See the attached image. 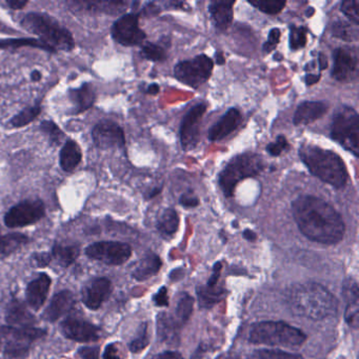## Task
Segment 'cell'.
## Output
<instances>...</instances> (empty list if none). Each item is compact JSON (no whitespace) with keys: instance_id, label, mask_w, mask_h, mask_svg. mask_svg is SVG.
<instances>
[{"instance_id":"39","label":"cell","mask_w":359,"mask_h":359,"mask_svg":"<svg viewBox=\"0 0 359 359\" xmlns=\"http://www.w3.org/2000/svg\"><path fill=\"white\" fill-rule=\"evenodd\" d=\"M306 31L304 27H290V47L293 50L302 49L306 45Z\"/></svg>"},{"instance_id":"57","label":"cell","mask_w":359,"mask_h":359,"mask_svg":"<svg viewBox=\"0 0 359 359\" xmlns=\"http://www.w3.org/2000/svg\"><path fill=\"white\" fill-rule=\"evenodd\" d=\"M243 237H245L247 241H255L256 238H257V235L251 230H245L243 232Z\"/></svg>"},{"instance_id":"62","label":"cell","mask_w":359,"mask_h":359,"mask_svg":"<svg viewBox=\"0 0 359 359\" xmlns=\"http://www.w3.org/2000/svg\"><path fill=\"white\" fill-rule=\"evenodd\" d=\"M229 359H241V358H236V357H232V358H229Z\"/></svg>"},{"instance_id":"15","label":"cell","mask_w":359,"mask_h":359,"mask_svg":"<svg viewBox=\"0 0 359 359\" xmlns=\"http://www.w3.org/2000/svg\"><path fill=\"white\" fill-rule=\"evenodd\" d=\"M205 111L207 106L205 104H196L184 116L180 127V144L184 151L193 150L197 146L199 128Z\"/></svg>"},{"instance_id":"40","label":"cell","mask_w":359,"mask_h":359,"mask_svg":"<svg viewBox=\"0 0 359 359\" xmlns=\"http://www.w3.org/2000/svg\"><path fill=\"white\" fill-rule=\"evenodd\" d=\"M142 56L151 62H163L167 58L165 49L154 43L144 45L142 49Z\"/></svg>"},{"instance_id":"17","label":"cell","mask_w":359,"mask_h":359,"mask_svg":"<svg viewBox=\"0 0 359 359\" xmlns=\"http://www.w3.org/2000/svg\"><path fill=\"white\" fill-rule=\"evenodd\" d=\"M112 293V283L107 277L92 279L83 287L81 300L88 309L98 310Z\"/></svg>"},{"instance_id":"41","label":"cell","mask_w":359,"mask_h":359,"mask_svg":"<svg viewBox=\"0 0 359 359\" xmlns=\"http://www.w3.org/2000/svg\"><path fill=\"white\" fill-rule=\"evenodd\" d=\"M149 344H150V338H149L148 325H147V323H144L140 327L137 337L134 338L130 344V351L133 353L142 352L144 348L148 346Z\"/></svg>"},{"instance_id":"26","label":"cell","mask_w":359,"mask_h":359,"mask_svg":"<svg viewBox=\"0 0 359 359\" xmlns=\"http://www.w3.org/2000/svg\"><path fill=\"white\" fill-rule=\"evenodd\" d=\"M161 260L155 254H148L140 259L132 270V277L136 280L144 281L156 275L161 268Z\"/></svg>"},{"instance_id":"19","label":"cell","mask_w":359,"mask_h":359,"mask_svg":"<svg viewBox=\"0 0 359 359\" xmlns=\"http://www.w3.org/2000/svg\"><path fill=\"white\" fill-rule=\"evenodd\" d=\"M74 306V294L69 290H64L53 296L49 306L43 313V318L49 323H55L60 317L68 314Z\"/></svg>"},{"instance_id":"25","label":"cell","mask_w":359,"mask_h":359,"mask_svg":"<svg viewBox=\"0 0 359 359\" xmlns=\"http://www.w3.org/2000/svg\"><path fill=\"white\" fill-rule=\"evenodd\" d=\"M233 1H213L209 5V13L214 26L219 31H224L232 25Z\"/></svg>"},{"instance_id":"30","label":"cell","mask_w":359,"mask_h":359,"mask_svg":"<svg viewBox=\"0 0 359 359\" xmlns=\"http://www.w3.org/2000/svg\"><path fill=\"white\" fill-rule=\"evenodd\" d=\"M35 48V49H41L43 51L49 52V53L55 54L52 48L46 45L39 39H32V37H24V39H0V50H16L20 48Z\"/></svg>"},{"instance_id":"35","label":"cell","mask_w":359,"mask_h":359,"mask_svg":"<svg viewBox=\"0 0 359 359\" xmlns=\"http://www.w3.org/2000/svg\"><path fill=\"white\" fill-rule=\"evenodd\" d=\"M39 130L49 140L50 146L54 147V148L60 146L66 138V134L53 121H41V125H39Z\"/></svg>"},{"instance_id":"5","label":"cell","mask_w":359,"mask_h":359,"mask_svg":"<svg viewBox=\"0 0 359 359\" xmlns=\"http://www.w3.org/2000/svg\"><path fill=\"white\" fill-rule=\"evenodd\" d=\"M249 340L254 344L295 348L306 342V335L283 321H262L252 325Z\"/></svg>"},{"instance_id":"59","label":"cell","mask_w":359,"mask_h":359,"mask_svg":"<svg viewBox=\"0 0 359 359\" xmlns=\"http://www.w3.org/2000/svg\"><path fill=\"white\" fill-rule=\"evenodd\" d=\"M215 58L216 64L219 65V66H222V65L224 64V54L222 53V52H216Z\"/></svg>"},{"instance_id":"42","label":"cell","mask_w":359,"mask_h":359,"mask_svg":"<svg viewBox=\"0 0 359 359\" xmlns=\"http://www.w3.org/2000/svg\"><path fill=\"white\" fill-rule=\"evenodd\" d=\"M341 11L351 22L359 25V3L357 0H344L341 4Z\"/></svg>"},{"instance_id":"14","label":"cell","mask_w":359,"mask_h":359,"mask_svg":"<svg viewBox=\"0 0 359 359\" xmlns=\"http://www.w3.org/2000/svg\"><path fill=\"white\" fill-rule=\"evenodd\" d=\"M332 77L338 81H353L358 72V55L354 48H338L334 51Z\"/></svg>"},{"instance_id":"10","label":"cell","mask_w":359,"mask_h":359,"mask_svg":"<svg viewBox=\"0 0 359 359\" xmlns=\"http://www.w3.org/2000/svg\"><path fill=\"white\" fill-rule=\"evenodd\" d=\"M213 67V60L203 54L193 60L176 65L174 75L180 83L196 89L208 81L211 76Z\"/></svg>"},{"instance_id":"28","label":"cell","mask_w":359,"mask_h":359,"mask_svg":"<svg viewBox=\"0 0 359 359\" xmlns=\"http://www.w3.org/2000/svg\"><path fill=\"white\" fill-rule=\"evenodd\" d=\"M30 238L22 233L0 234V260L9 257L12 254L28 245Z\"/></svg>"},{"instance_id":"31","label":"cell","mask_w":359,"mask_h":359,"mask_svg":"<svg viewBox=\"0 0 359 359\" xmlns=\"http://www.w3.org/2000/svg\"><path fill=\"white\" fill-rule=\"evenodd\" d=\"M226 290L224 287H218L217 285H201L197 289V295H198L199 304L203 308H211L214 304L224 299L226 296Z\"/></svg>"},{"instance_id":"49","label":"cell","mask_w":359,"mask_h":359,"mask_svg":"<svg viewBox=\"0 0 359 359\" xmlns=\"http://www.w3.org/2000/svg\"><path fill=\"white\" fill-rule=\"evenodd\" d=\"M104 359H123L121 355V350H119L118 344H110L106 346L102 355Z\"/></svg>"},{"instance_id":"36","label":"cell","mask_w":359,"mask_h":359,"mask_svg":"<svg viewBox=\"0 0 359 359\" xmlns=\"http://www.w3.org/2000/svg\"><path fill=\"white\" fill-rule=\"evenodd\" d=\"M193 306H194V299L188 294H182L180 299H178L177 306H176L175 314L172 315L180 327L190 318L191 314H192Z\"/></svg>"},{"instance_id":"51","label":"cell","mask_w":359,"mask_h":359,"mask_svg":"<svg viewBox=\"0 0 359 359\" xmlns=\"http://www.w3.org/2000/svg\"><path fill=\"white\" fill-rule=\"evenodd\" d=\"M154 302L158 306H169V298H168V291L165 287H161L158 293L154 296Z\"/></svg>"},{"instance_id":"3","label":"cell","mask_w":359,"mask_h":359,"mask_svg":"<svg viewBox=\"0 0 359 359\" xmlns=\"http://www.w3.org/2000/svg\"><path fill=\"white\" fill-rule=\"evenodd\" d=\"M299 156L309 171L323 182L336 189L344 188L348 182V171L336 153L312 144H302Z\"/></svg>"},{"instance_id":"47","label":"cell","mask_w":359,"mask_h":359,"mask_svg":"<svg viewBox=\"0 0 359 359\" xmlns=\"http://www.w3.org/2000/svg\"><path fill=\"white\" fill-rule=\"evenodd\" d=\"M52 255L49 252H39V253H34L31 256V262L37 268H46L49 266L52 262Z\"/></svg>"},{"instance_id":"38","label":"cell","mask_w":359,"mask_h":359,"mask_svg":"<svg viewBox=\"0 0 359 359\" xmlns=\"http://www.w3.org/2000/svg\"><path fill=\"white\" fill-rule=\"evenodd\" d=\"M250 5L257 8L262 13L269 14V15H275L280 13L283 8L285 7V1L281 0H268V1H251Z\"/></svg>"},{"instance_id":"22","label":"cell","mask_w":359,"mask_h":359,"mask_svg":"<svg viewBox=\"0 0 359 359\" xmlns=\"http://www.w3.org/2000/svg\"><path fill=\"white\" fill-rule=\"evenodd\" d=\"M6 321L12 327H33V325L36 323V318L29 311L24 302L13 299L8 306Z\"/></svg>"},{"instance_id":"33","label":"cell","mask_w":359,"mask_h":359,"mask_svg":"<svg viewBox=\"0 0 359 359\" xmlns=\"http://www.w3.org/2000/svg\"><path fill=\"white\" fill-rule=\"evenodd\" d=\"M43 112V107L41 104H34V106L27 107L24 110L20 111L18 114L14 115L11 119H10L9 125L12 128H20L27 127V126L32 123L33 121H36L37 117Z\"/></svg>"},{"instance_id":"53","label":"cell","mask_w":359,"mask_h":359,"mask_svg":"<svg viewBox=\"0 0 359 359\" xmlns=\"http://www.w3.org/2000/svg\"><path fill=\"white\" fill-rule=\"evenodd\" d=\"M8 7L10 9L14 10V11H18V10H22L27 5H28V0H7L6 1Z\"/></svg>"},{"instance_id":"43","label":"cell","mask_w":359,"mask_h":359,"mask_svg":"<svg viewBox=\"0 0 359 359\" xmlns=\"http://www.w3.org/2000/svg\"><path fill=\"white\" fill-rule=\"evenodd\" d=\"M346 321L350 327L357 329L359 325V306L358 300L356 302H348L346 306V313H344Z\"/></svg>"},{"instance_id":"18","label":"cell","mask_w":359,"mask_h":359,"mask_svg":"<svg viewBox=\"0 0 359 359\" xmlns=\"http://www.w3.org/2000/svg\"><path fill=\"white\" fill-rule=\"evenodd\" d=\"M52 279L46 273H41L39 277L33 279L27 287L26 297L29 306L33 310L39 311L43 308L49 295Z\"/></svg>"},{"instance_id":"20","label":"cell","mask_w":359,"mask_h":359,"mask_svg":"<svg viewBox=\"0 0 359 359\" xmlns=\"http://www.w3.org/2000/svg\"><path fill=\"white\" fill-rule=\"evenodd\" d=\"M241 123V112L235 108L229 109L226 114L212 126L208 133V138L210 142H219L233 133Z\"/></svg>"},{"instance_id":"52","label":"cell","mask_w":359,"mask_h":359,"mask_svg":"<svg viewBox=\"0 0 359 359\" xmlns=\"http://www.w3.org/2000/svg\"><path fill=\"white\" fill-rule=\"evenodd\" d=\"M149 359H184L182 355L174 351H167V352L159 353L154 355Z\"/></svg>"},{"instance_id":"2","label":"cell","mask_w":359,"mask_h":359,"mask_svg":"<svg viewBox=\"0 0 359 359\" xmlns=\"http://www.w3.org/2000/svg\"><path fill=\"white\" fill-rule=\"evenodd\" d=\"M289 304L296 315L314 321L335 316L339 306L337 298L317 283L294 285L290 291Z\"/></svg>"},{"instance_id":"11","label":"cell","mask_w":359,"mask_h":359,"mask_svg":"<svg viewBox=\"0 0 359 359\" xmlns=\"http://www.w3.org/2000/svg\"><path fill=\"white\" fill-rule=\"evenodd\" d=\"M86 255L108 266H121L131 257L132 248L121 241H98L86 248Z\"/></svg>"},{"instance_id":"8","label":"cell","mask_w":359,"mask_h":359,"mask_svg":"<svg viewBox=\"0 0 359 359\" xmlns=\"http://www.w3.org/2000/svg\"><path fill=\"white\" fill-rule=\"evenodd\" d=\"M332 138L355 157L359 155V117L350 107L338 109L331 126Z\"/></svg>"},{"instance_id":"60","label":"cell","mask_w":359,"mask_h":359,"mask_svg":"<svg viewBox=\"0 0 359 359\" xmlns=\"http://www.w3.org/2000/svg\"><path fill=\"white\" fill-rule=\"evenodd\" d=\"M161 188L153 189V190L151 191V192H149L148 195H147V199L154 198V197L157 196V195H158L159 193H161Z\"/></svg>"},{"instance_id":"29","label":"cell","mask_w":359,"mask_h":359,"mask_svg":"<svg viewBox=\"0 0 359 359\" xmlns=\"http://www.w3.org/2000/svg\"><path fill=\"white\" fill-rule=\"evenodd\" d=\"M71 5L76 6L85 11L100 12L104 14L123 13L128 4L123 1H73Z\"/></svg>"},{"instance_id":"23","label":"cell","mask_w":359,"mask_h":359,"mask_svg":"<svg viewBox=\"0 0 359 359\" xmlns=\"http://www.w3.org/2000/svg\"><path fill=\"white\" fill-rule=\"evenodd\" d=\"M327 109H329L327 104L323 102H302L296 109L293 117L294 125L306 126L314 123L327 113Z\"/></svg>"},{"instance_id":"34","label":"cell","mask_w":359,"mask_h":359,"mask_svg":"<svg viewBox=\"0 0 359 359\" xmlns=\"http://www.w3.org/2000/svg\"><path fill=\"white\" fill-rule=\"evenodd\" d=\"M157 327H158L159 335L163 340L173 341L176 339V335H177L180 325H178L177 321L174 319L172 315L161 313L158 316Z\"/></svg>"},{"instance_id":"24","label":"cell","mask_w":359,"mask_h":359,"mask_svg":"<svg viewBox=\"0 0 359 359\" xmlns=\"http://www.w3.org/2000/svg\"><path fill=\"white\" fill-rule=\"evenodd\" d=\"M83 161V151L79 142L67 140L60 153V165L62 171L72 173Z\"/></svg>"},{"instance_id":"54","label":"cell","mask_w":359,"mask_h":359,"mask_svg":"<svg viewBox=\"0 0 359 359\" xmlns=\"http://www.w3.org/2000/svg\"><path fill=\"white\" fill-rule=\"evenodd\" d=\"M320 81V74H308L306 76V86H313Z\"/></svg>"},{"instance_id":"32","label":"cell","mask_w":359,"mask_h":359,"mask_svg":"<svg viewBox=\"0 0 359 359\" xmlns=\"http://www.w3.org/2000/svg\"><path fill=\"white\" fill-rule=\"evenodd\" d=\"M180 228V216L174 209H167L159 216L157 229L163 236L169 237L175 234Z\"/></svg>"},{"instance_id":"13","label":"cell","mask_w":359,"mask_h":359,"mask_svg":"<svg viewBox=\"0 0 359 359\" xmlns=\"http://www.w3.org/2000/svg\"><path fill=\"white\" fill-rule=\"evenodd\" d=\"M92 140L98 150L125 149L126 136L123 128L110 119H102L92 129Z\"/></svg>"},{"instance_id":"56","label":"cell","mask_w":359,"mask_h":359,"mask_svg":"<svg viewBox=\"0 0 359 359\" xmlns=\"http://www.w3.org/2000/svg\"><path fill=\"white\" fill-rule=\"evenodd\" d=\"M31 81H33V83H39V81H41V79H43V74H41V71L39 70H34L32 73H31Z\"/></svg>"},{"instance_id":"9","label":"cell","mask_w":359,"mask_h":359,"mask_svg":"<svg viewBox=\"0 0 359 359\" xmlns=\"http://www.w3.org/2000/svg\"><path fill=\"white\" fill-rule=\"evenodd\" d=\"M46 216V205L41 199H25L16 203L4 217L6 226L9 229L24 228L37 224Z\"/></svg>"},{"instance_id":"1","label":"cell","mask_w":359,"mask_h":359,"mask_svg":"<svg viewBox=\"0 0 359 359\" xmlns=\"http://www.w3.org/2000/svg\"><path fill=\"white\" fill-rule=\"evenodd\" d=\"M292 213L300 232L310 241L331 245L344 238L346 226L341 216L323 199L299 196L292 203Z\"/></svg>"},{"instance_id":"55","label":"cell","mask_w":359,"mask_h":359,"mask_svg":"<svg viewBox=\"0 0 359 359\" xmlns=\"http://www.w3.org/2000/svg\"><path fill=\"white\" fill-rule=\"evenodd\" d=\"M318 65L320 70H325V69L327 68V56H325V54H318Z\"/></svg>"},{"instance_id":"61","label":"cell","mask_w":359,"mask_h":359,"mask_svg":"<svg viewBox=\"0 0 359 359\" xmlns=\"http://www.w3.org/2000/svg\"><path fill=\"white\" fill-rule=\"evenodd\" d=\"M315 10L314 8H308V10H306V18H311V16L314 15Z\"/></svg>"},{"instance_id":"27","label":"cell","mask_w":359,"mask_h":359,"mask_svg":"<svg viewBox=\"0 0 359 359\" xmlns=\"http://www.w3.org/2000/svg\"><path fill=\"white\" fill-rule=\"evenodd\" d=\"M51 255L58 266L68 268L81 255V247L76 243H55L52 248Z\"/></svg>"},{"instance_id":"58","label":"cell","mask_w":359,"mask_h":359,"mask_svg":"<svg viewBox=\"0 0 359 359\" xmlns=\"http://www.w3.org/2000/svg\"><path fill=\"white\" fill-rule=\"evenodd\" d=\"M159 92V86L157 83H153V85L149 86L147 89V93L151 94V95H156Z\"/></svg>"},{"instance_id":"6","label":"cell","mask_w":359,"mask_h":359,"mask_svg":"<svg viewBox=\"0 0 359 359\" xmlns=\"http://www.w3.org/2000/svg\"><path fill=\"white\" fill-rule=\"evenodd\" d=\"M262 157L255 153H243L231 159L219 174V186L224 196H233L237 184L245 178L255 177L264 171Z\"/></svg>"},{"instance_id":"4","label":"cell","mask_w":359,"mask_h":359,"mask_svg":"<svg viewBox=\"0 0 359 359\" xmlns=\"http://www.w3.org/2000/svg\"><path fill=\"white\" fill-rule=\"evenodd\" d=\"M22 28L39 36V41L58 51L70 52L75 49L74 37L70 30L65 28L53 16L41 12H31L20 20Z\"/></svg>"},{"instance_id":"50","label":"cell","mask_w":359,"mask_h":359,"mask_svg":"<svg viewBox=\"0 0 359 359\" xmlns=\"http://www.w3.org/2000/svg\"><path fill=\"white\" fill-rule=\"evenodd\" d=\"M180 203L184 208H195L199 205V199L191 193H186L180 197Z\"/></svg>"},{"instance_id":"37","label":"cell","mask_w":359,"mask_h":359,"mask_svg":"<svg viewBox=\"0 0 359 359\" xmlns=\"http://www.w3.org/2000/svg\"><path fill=\"white\" fill-rule=\"evenodd\" d=\"M332 32H333L334 36L342 39V41H355L358 39V30L356 27L352 26L348 22H342V20L334 22L332 26Z\"/></svg>"},{"instance_id":"44","label":"cell","mask_w":359,"mask_h":359,"mask_svg":"<svg viewBox=\"0 0 359 359\" xmlns=\"http://www.w3.org/2000/svg\"><path fill=\"white\" fill-rule=\"evenodd\" d=\"M287 148H289V142H287V138L283 135H279L276 142H272L266 147V151L272 156H279Z\"/></svg>"},{"instance_id":"7","label":"cell","mask_w":359,"mask_h":359,"mask_svg":"<svg viewBox=\"0 0 359 359\" xmlns=\"http://www.w3.org/2000/svg\"><path fill=\"white\" fill-rule=\"evenodd\" d=\"M47 331L41 327H18L0 325V353L12 358H25L33 344L45 337Z\"/></svg>"},{"instance_id":"16","label":"cell","mask_w":359,"mask_h":359,"mask_svg":"<svg viewBox=\"0 0 359 359\" xmlns=\"http://www.w3.org/2000/svg\"><path fill=\"white\" fill-rule=\"evenodd\" d=\"M60 330L67 339L73 341H97L102 337V330L100 327L83 319L67 318L60 323Z\"/></svg>"},{"instance_id":"48","label":"cell","mask_w":359,"mask_h":359,"mask_svg":"<svg viewBox=\"0 0 359 359\" xmlns=\"http://www.w3.org/2000/svg\"><path fill=\"white\" fill-rule=\"evenodd\" d=\"M100 346H81L79 350V355L83 359H100Z\"/></svg>"},{"instance_id":"21","label":"cell","mask_w":359,"mask_h":359,"mask_svg":"<svg viewBox=\"0 0 359 359\" xmlns=\"http://www.w3.org/2000/svg\"><path fill=\"white\" fill-rule=\"evenodd\" d=\"M68 97L73 106V115L90 110L96 102V92L92 83H83L79 88L68 90Z\"/></svg>"},{"instance_id":"46","label":"cell","mask_w":359,"mask_h":359,"mask_svg":"<svg viewBox=\"0 0 359 359\" xmlns=\"http://www.w3.org/2000/svg\"><path fill=\"white\" fill-rule=\"evenodd\" d=\"M279 41H280V30L279 29H272L269 33L268 41L264 43V53H270L275 48L278 46Z\"/></svg>"},{"instance_id":"12","label":"cell","mask_w":359,"mask_h":359,"mask_svg":"<svg viewBox=\"0 0 359 359\" xmlns=\"http://www.w3.org/2000/svg\"><path fill=\"white\" fill-rule=\"evenodd\" d=\"M112 39L125 47L140 46L146 39L147 35L140 28L138 14L129 13L119 18L111 29Z\"/></svg>"},{"instance_id":"45","label":"cell","mask_w":359,"mask_h":359,"mask_svg":"<svg viewBox=\"0 0 359 359\" xmlns=\"http://www.w3.org/2000/svg\"><path fill=\"white\" fill-rule=\"evenodd\" d=\"M257 356H259V359H302L299 355L275 352V351H260V352H257Z\"/></svg>"}]
</instances>
